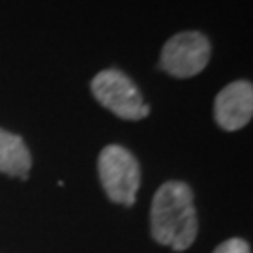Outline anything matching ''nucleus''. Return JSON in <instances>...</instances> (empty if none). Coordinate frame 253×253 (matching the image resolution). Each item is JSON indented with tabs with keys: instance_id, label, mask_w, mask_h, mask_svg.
<instances>
[{
	"instance_id": "obj_1",
	"label": "nucleus",
	"mask_w": 253,
	"mask_h": 253,
	"mask_svg": "<svg viewBox=\"0 0 253 253\" xmlns=\"http://www.w3.org/2000/svg\"><path fill=\"white\" fill-rule=\"evenodd\" d=\"M150 227L154 240L174 252H184L195 242L199 223L193 191L188 184L171 180L156 191L150 208Z\"/></svg>"
},
{
	"instance_id": "obj_2",
	"label": "nucleus",
	"mask_w": 253,
	"mask_h": 253,
	"mask_svg": "<svg viewBox=\"0 0 253 253\" xmlns=\"http://www.w3.org/2000/svg\"><path fill=\"white\" fill-rule=\"evenodd\" d=\"M103 190L113 203L131 207L141 186V167L135 156L120 145L105 146L98 160Z\"/></svg>"
},
{
	"instance_id": "obj_3",
	"label": "nucleus",
	"mask_w": 253,
	"mask_h": 253,
	"mask_svg": "<svg viewBox=\"0 0 253 253\" xmlns=\"http://www.w3.org/2000/svg\"><path fill=\"white\" fill-rule=\"evenodd\" d=\"M90 88L94 98L118 118L143 120L150 113V107L143 101L135 83L118 70L100 72L92 79Z\"/></svg>"
},
{
	"instance_id": "obj_4",
	"label": "nucleus",
	"mask_w": 253,
	"mask_h": 253,
	"mask_svg": "<svg viewBox=\"0 0 253 253\" xmlns=\"http://www.w3.org/2000/svg\"><path fill=\"white\" fill-rule=\"evenodd\" d=\"M210 54L212 45L205 34L195 30L180 32L167 40V43L163 45L160 66L172 77L188 79L207 68Z\"/></svg>"
},
{
	"instance_id": "obj_5",
	"label": "nucleus",
	"mask_w": 253,
	"mask_h": 253,
	"mask_svg": "<svg viewBox=\"0 0 253 253\" xmlns=\"http://www.w3.org/2000/svg\"><path fill=\"white\" fill-rule=\"evenodd\" d=\"M253 115V86L248 81H235L227 84L216 96L214 118L225 131L244 127Z\"/></svg>"
},
{
	"instance_id": "obj_6",
	"label": "nucleus",
	"mask_w": 253,
	"mask_h": 253,
	"mask_svg": "<svg viewBox=\"0 0 253 253\" xmlns=\"http://www.w3.org/2000/svg\"><path fill=\"white\" fill-rule=\"evenodd\" d=\"M32 156L25 141L15 133L0 129V172L19 178H28Z\"/></svg>"
},
{
	"instance_id": "obj_7",
	"label": "nucleus",
	"mask_w": 253,
	"mask_h": 253,
	"mask_svg": "<svg viewBox=\"0 0 253 253\" xmlns=\"http://www.w3.org/2000/svg\"><path fill=\"white\" fill-rule=\"evenodd\" d=\"M214 253H252L250 252V244L242 240V238H231L225 240L223 244H219L214 250Z\"/></svg>"
}]
</instances>
